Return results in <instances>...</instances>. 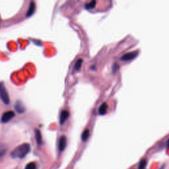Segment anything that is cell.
Returning a JSON list of instances; mask_svg holds the SVG:
<instances>
[{
    "label": "cell",
    "mask_w": 169,
    "mask_h": 169,
    "mask_svg": "<svg viewBox=\"0 0 169 169\" xmlns=\"http://www.w3.org/2000/svg\"><path fill=\"white\" fill-rule=\"evenodd\" d=\"M31 151V145L29 143H23L19 145L11 153L12 158L23 159Z\"/></svg>",
    "instance_id": "obj_1"
},
{
    "label": "cell",
    "mask_w": 169,
    "mask_h": 169,
    "mask_svg": "<svg viewBox=\"0 0 169 169\" xmlns=\"http://www.w3.org/2000/svg\"><path fill=\"white\" fill-rule=\"evenodd\" d=\"M0 99H1L2 102L5 104H9L10 102V99L8 92L7 91V89L3 83L0 82Z\"/></svg>",
    "instance_id": "obj_2"
},
{
    "label": "cell",
    "mask_w": 169,
    "mask_h": 169,
    "mask_svg": "<svg viewBox=\"0 0 169 169\" xmlns=\"http://www.w3.org/2000/svg\"><path fill=\"white\" fill-rule=\"evenodd\" d=\"M15 116V112L13 111H9L3 113L2 115L1 121L2 123H7Z\"/></svg>",
    "instance_id": "obj_3"
},
{
    "label": "cell",
    "mask_w": 169,
    "mask_h": 169,
    "mask_svg": "<svg viewBox=\"0 0 169 169\" xmlns=\"http://www.w3.org/2000/svg\"><path fill=\"white\" fill-rule=\"evenodd\" d=\"M138 55V51H134V52H129L122 56L121 58V60L123 61H129V60H134V59Z\"/></svg>",
    "instance_id": "obj_4"
},
{
    "label": "cell",
    "mask_w": 169,
    "mask_h": 169,
    "mask_svg": "<svg viewBox=\"0 0 169 169\" xmlns=\"http://www.w3.org/2000/svg\"><path fill=\"white\" fill-rule=\"evenodd\" d=\"M70 116V113L67 111H63L60 113V125H63L67 120L68 117Z\"/></svg>",
    "instance_id": "obj_5"
},
{
    "label": "cell",
    "mask_w": 169,
    "mask_h": 169,
    "mask_svg": "<svg viewBox=\"0 0 169 169\" xmlns=\"http://www.w3.org/2000/svg\"><path fill=\"white\" fill-rule=\"evenodd\" d=\"M66 143H67V139L64 136L61 137L59 141V150L60 152L64 151L66 147Z\"/></svg>",
    "instance_id": "obj_6"
},
{
    "label": "cell",
    "mask_w": 169,
    "mask_h": 169,
    "mask_svg": "<svg viewBox=\"0 0 169 169\" xmlns=\"http://www.w3.org/2000/svg\"><path fill=\"white\" fill-rule=\"evenodd\" d=\"M35 9H36L35 3L33 1H31L30 5H29V9L27 11V13H26V16L31 17V16L33 15L34 13H35Z\"/></svg>",
    "instance_id": "obj_7"
},
{
    "label": "cell",
    "mask_w": 169,
    "mask_h": 169,
    "mask_svg": "<svg viewBox=\"0 0 169 169\" xmlns=\"http://www.w3.org/2000/svg\"><path fill=\"white\" fill-rule=\"evenodd\" d=\"M15 110L17 112L20 114H22L25 112V108H24V105L21 102H17V104H15Z\"/></svg>",
    "instance_id": "obj_8"
},
{
    "label": "cell",
    "mask_w": 169,
    "mask_h": 169,
    "mask_svg": "<svg viewBox=\"0 0 169 169\" xmlns=\"http://www.w3.org/2000/svg\"><path fill=\"white\" fill-rule=\"evenodd\" d=\"M35 138L38 145H40L42 143V137L41 132L38 129H35Z\"/></svg>",
    "instance_id": "obj_9"
},
{
    "label": "cell",
    "mask_w": 169,
    "mask_h": 169,
    "mask_svg": "<svg viewBox=\"0 0 169 169\" xmlns=\"http://www.w3.org/2000/svg\"><path fill=\"white\" fill-rule=\"evenodd\" d=\"M108 109V105L106 102H104L100 105L99 108V113L100 115H104L106 113Z\"/></svg>",
    "instance_id": "obj_10"
},
{
    "label": "cell",
    "mask_w": 169,
    "mask_h": 169,
    "mask_svg": "<svg viewBox=\"0 0 169 169\" xmlns=\"http://www.w3.org/2000/svg\"><path fill=\"white\" fill-rule=\"evenodd\" d=\"M89 135H90V131L89 129H86L85 130L83 131V134L81 135V139L83 141H86L88 139H89Z\"/></svg>",
    "instance_id": "obj_11"
},
{
    "label": "cell",
    "mask_w": 169,
    "mask_h": 169,
    "mask_svg": "<svg viewBox=\"0 0 169 169\" xmlns=\"http://www.w3.org/2000/svg\"><path fill=\"white\" fill-rule=\"evenodd\" d=\"M82 63H83V60H82V59H79V60H78L77 61V62H76L75 64L74 65V70L75 71L79 70L81 67Z\"/></svg>",
    "instance_id": "obj_12"
},
{
    "label": "cell",
    "mask_w": 169,
    "mask_h": 169,
    "mask_svg": "<svg viewBox=\"0 0 169 169\" xmlns=\"http://www.w3.org/2000/svg\"><path fill=\"white\" fill-rule=\"evenodd\" d=\"M24 169H37V166L35 162H31L26 165Z\"/></svg>",
    "instance_id": "obj_13"
},
{
    "label": "cell",
    "mask_w": 169,
    "mask_h": 169,
    "mask_svg": "<svg viewBox=\"0 0 169 169\" xmlns=\"http://www.w3.org/2000/svg\"><path fill=\"white\" fill-rule=\"evenodd\" d=\"M96 3H97L96 1H91L90 2H89V3H87L86 5H85V8H86L87 9H91L92 8H94Z\"/></svg>",
    "instance_id": "obj_14"
},
{
    "label": "cell",
    "mask_w": 169,
    "mask_h": 169,
    "mask_svg": "<svg viewBox=\"0 0 169 169\" xmlns=\"http://www.w3.org/2000/svg\"><path fill=\"white\" fill-rule=\"evenodd\" d=\"M147 164V161L145 160V159L141 160L139 164L138 169H145Z\"/></svg>",
    "instance_id": "obj_15"
},
{
    "label": "cell",
    "mask_w": 169,
    "mask_h": 169,
    "mask_svg": "<svg viewBox=\"0 0 169 169\" xmlns=\"http://www.w3.org/2000/svg\"><path fill=\"white\" fill-rule=\"evenodd\" d=\"M6 151L7 149L4 146H0V158L5 155V154L6 153Z\"/></svg>",
    "instance_id": "obj_16"
},
{
    "label": "cell",
    "mask_w": 169,
    "mask_h": 169,
    "mask_svg": "<svg viewBox=\"0 0 169 169\" xmlns=\"http://www.w3.org/2000/svg\"><path fill=\"white\" fill-rule=\"evenodd\" d=\"M166 145H167V147H169V139L167 141V144H166Z\"/></svg>",
    "instance_id": "obj_17"
}]
</instances>
